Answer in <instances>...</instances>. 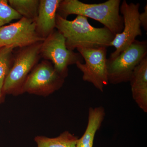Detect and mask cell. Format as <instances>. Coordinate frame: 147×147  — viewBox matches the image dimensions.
Instances as JSON below:
<instances>
[{
  "mask_svg": "<svg viewBox=\"0 0 147 147\" xmlns=\"http://www.w3.org/2000/svg\"><path fill=\"white\" fill-rule=\"evenodd\" d=\"M147 54L146 40H135L117 57L107 60L109 84L129 82L134 69Z\"/></svg>",
  "mask_w": 147,
  "mask_h": 147,
  "instance_id": "obj_3",
  "label": "cell"
},
{
  "mask_svg": "<svg viewBox=\"0 0 147 147\" xmlns=\"http://www.w3.org/2000/svg\"><path fill=\"white\" fill-rule=\"evenodd\" d=\"M12 47H0V98L2 94L3 86L12 66Z\"/></svg>",
  "mask_w": 147,
  "mask_h": 147,
  "instance_id": "obj_15",
  "label": "cell"
},
{
  "mask_svg": "<svg viewBox=\"0 0 147 147\" xmlns=\"http://www.w3.org/2000/svg\"><path fill=\"white\" fill-rule=\"evenodd\" d=\"M129 82L133 100L140 109L147 113V56L136 67Z\"/></svg>",
  "mask_w": 147,
  "mask_h": 147,
  "instance_id": "obj_11",
  "label": "cell"
},
{
  "mask_svg": "<svg viewBox=\"0 0 147 147\" xmlns=\"http://www.w3.org/2000/svg\"><path fill=\"white\" fill-rule=\"evenodd\" d=\"M34 20L22 17L17 22L0 28V47H24L42 42Z\"/></svg>",
  "mask_w": 147,
  "mask_h": 147,
  "instance_id": "obj_9",
  "label": "cell"
},
{
  "mask_svg": "<svg viewBox=\"0 0 147 147\" xmlns=\"http://www.w3.org/2000/svg\"><path fill=\"white\" fill-rule=\"evenodd\" d=\"M42 42L23 48L18 52L5 80L2 92L14 93L21 92L27 76L39 59Z\"/></svg>",
  "mask_w": 147,
  "mask_h": 147,
  "instance_id": "obj_6",
  "label": "cell"
},
{
  "mask_svg": "<svg viewBox=\"0 0 147 147\" xmlns=\"http://www.w3.org/2000/svg\"><path fill=\"white\" fill-rule=\"evenodd\" d=\"M9 4L22 17L35 20L37 16L40 1L9 0Z\"/></svg>",
  "mask_w": 147,
  "mask_h": 147,
  "instance_id": "obj_14",
  "label": "cell"
},
{
  "mask_svg": "<svg viewBox=\"0 0 147 147\" xmlns=\"http://www.w3.org/2000/svg\"><path fill=\"white\" fill-rule=\"evenodd\" d=\"M105 116V110L102 106L89 108L86 128L82 137L78 139L76 147H93L96 134L100 129Z\"/></svg>",
  "mask_w": 147,
  "mask_h": 147,
  "instance_id": "obj_12",
  "label": "cell"
},
{
  "mask_svg": "<svg viewBox=\"0 0 147 147\" xmlns=\"http://www.w3.org/2000/svg\"><path fill=\"white\" fill-rule=\"evenodd\" d=\"M40 56L51 61L55 69L65 78L68 74L69 66L84 61L80 53L67 49L65 38L57 30H55L42 41Z\"/></svg>",
  "mask_w": 147,
  "mask_h": 147,
  "instance_id": "obj_4",
  "label": "cell"
},
{
  "mask_svg": "<svg viewBox=\"0 0 147 147\" xmlns=\"http://www.w3.org/2000/svg\"><path fill=\"white\" fill-rule=\"evenodd\" d=\"M107 48H78L85 63L78 62L76 67L82 73L84 82L92 84L98 90L103 92L109 84L107 68Z\"/></svg>",
  "mask_w": 147,
  "mask_h": 147,
  "instance_id": "obj_5",
  "label": "cell"
},
{
  "mask_svg": "<svg viewBox=\"0 0 147 147\" xmlns=\"http://www.w3.org/2000/svg\"><path fill=\"white\" fill-rule=\"evenodd\" d=\"M120 0H108L98 4H88L78 0L61 1L57 14L67 19L72 14L81 15L100 22L116 35L123 29V20L120 14Z\"/></svg>",
  "mask_w": 147,
  "mask_h": 147,
  "instance_id": "obj_2",
  "label": "cell"
},
{
  "mask_svg": "<svg viewBox=\"0 0 147 147\" xmlns=\"http://www.w3.org/2000/svg\"><path fill=\"white\" fill-rule=\"evenodd\" d=\"M61 0H40L35 22L37 32L46 38L55 30L57 11Z\"/></svg>",
  "mask_w": 147,
  "mask_h": 147,
  "instance_id": "obj_10",
  "label": "cell"
},
{
  "mask_svg": "<svg viewBox=\"0 0 147 147\" xmlns=\"http://www.w3.org/2000/svg\"><path fill=\"white\" fill-rule=\"evenodd\" d=\"M78 139V137L65 131L55 138L37 137L35 140L38 147H76Z\"/></svg>",
  "mask_w": 147,
  "mask_h": 147,
  "instance_id": "obj_13",
  "label": "cell"
},
{
  "mask_svg": "<svg viewBox=\"0 0 147 147\" xmlns=\"http://www.w3.org/2000/svg\"><path fill=\"white\" fill-rule=\"evenodd\" d=\"M140 6L139 3L129 4L125 0L122 2L120 11L123 18V29L121 32L116 35L110 43V46L115 47V50L109 58L117 57L134 42L137 36H142L139 18Z\"/></svg>",
  "mask_w": 147,
  "mask_h": 147,
  "instance_id": "obj_8",
  "label": "cell"
},
{
  "mask_svg": "<svg viewBox=\"0 0 147 147\" xmlns=\"http://www.w3.org/2000/svg\"><path fill=\"white\" fill-rule=\"evenodd\" d=\"M144 11L139 15V21L141 23V26H142L145 31L147 30V5H145Z\"/></svg>",
  "mask_w": 147,
  "mask_h": 147,
  "instance_id": "obj_17",
  "label": "cell"
},
{
  "mask_svg": "<svg viewBox=\"0 0 147 147\" xmlns=\"http://www.w3.org/2000/svg\"><path fill=\"white\" fill-rule=\"evenodd\" d=\"M56 24V28L64 37L66 47L70 51L81 48H107L115 36L106 27L92 26L88 18L81 15L69 21L57 14Z\"/></svg>",
  "mask_w": 147,
  "mask_h": 147,
  "instance_id": "obj_1",
  "label": "cell"
},
{
  "mask_svg": "<svg viewBox=\"0 0 147 147\" xmlns=\"http://www.w3.org/2000/svg\"><path fill=\"white\" fill-rule=\"evenodd\" d=\"M65 78L48 61L36 65L27 76L21 91L39 94H48L62 86Z\"/></svg>",
  "mask_w": 147,
  "mask_h": 147,
  "instance_id": "obj_7",
  "label": "cell"
},
{
  "mask_svg": "<svg viewBox=\"0 0 147 147\" xmlns=\"http://www.w3.org/2000/svg\"><path fill=\"white\" fill-rule=\"evenodd\" d=\"M22 16L9 4L8 1L0 0V28L14 20H19Z\"/></svg>",
  "mask_w": 147,
  "mask_h": 147,
  "instance_id": "obj_16",
  "label": "cell"
}]
</instances>
